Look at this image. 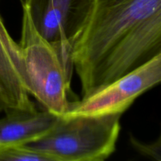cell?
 <instances>
[{"mask_svg":"<svg viewBox=\"0 0 161 161\" xmlns=\"http://www.w3.org/2000/svg\"><path fill=\"white\" fill-rule=\"evenodd\" d=\"M161 53V0H86L71 40L82 99Z\"/></svg>","mask_w":161,"mask_h":161,"instance_id":"obj_1","label":"cell"},{"mask_svg":"<svg viewBox=\"0 0 161 161\" xmlns=\"http://www.w3.org/2000/svg\"><path fill=\"white\" fill-rule=\"evenodd\" d=\"M22 10L21 35L17 44L25 88L46 110L63 116L72 103L71 48L49 42L36 28L25 5Z\"/></svg>","mask_w":161,"mask_h":161,"instance_id":"obj_2","label":"cell"},{"mask_svg":"<svg viewBox=\"0 0 161 161\" xmlns=\"http://www.w3.org/2000/svg\"><path fill=\"white\" fill-rule=\"evenodd\" d=\"M122 115L60 116L48 133L25 145L67 161L105 160L116 150Z\"/></svg>","mask_w":161,"mask_h":161,"instance_id":"obj_3","label":"cell"},{"mask_svg":"<svg viewBox=\"0 0 161 161\" xmlns=\"http://www.w3.org/2000/svg\"><path fill=\"white\" fill-rule=\"evenodd\" d=\"M161 81V53L80 101L63 116L124 113L141 94Z\"/></svg>","mask_w":161,"mask_h":161,"instance_id":"obj_4","label":"cell"},{"mask_svg":"<svg viewBox=\"0 0 161 161\" xmlns=\"http://www.w3.org/2000/svg\"><path fill=\"white\" fill-rule=\"evenodd\" d=\"M35 26L52 43L71 47L84 13L86 0H24Z\"/></svg>","mask_w":161,"mask_h":161,"instance_id":"obj_5","label":"cell"},{"mask_svg":"<svg viewBox=\"0 0 161 161\" xmlns=\"http://www.w3.org/2000/svg\"><path fill=\"white\" fill-rule=\"evenodd\" d=\"M59 117L46 109L7 112L0 119V146L36 141L48 133Z\"/></svg>","mask_w":161,"mask_h":161,"instance_id":"obj_6","label":"cell"},{"mask_svg":"<svg viewBox=\"0 0 161 161\" xmlns=\"http://www.w3.org/2000/svg\"><path fill=\"white\" fill-rule=\"evenodd\" d=\"M29 96L17 64L0 41V97L5 113L36 110Z\"/></svg>","mask_w":161,"mask_h":161,"instance_id":"obj_7","label":"cell"},{"mask_svg":"<svg viewBox=\"0 0 161 161\" xmlns=\"http://www.w3.org/2000/svg\"><path fill=\"white\" fill-rule=\"evenodd\" d=\"M0 161H67L25 145L0 146Z\"/></svg>","mask_w":161,"mask_h":161,"instance_id":"obj_8","label":"cell"},{"mask_svg":"<svg viewBox=\"0 0 161 161\" xmlns=\"http://www.w3.org/2000/svg\"><path fill=\"white\" fill-rule=\"evenodd\" d=\"M0 41L8 51V53H9L14 62L16 63L18 69H20V61L18 44L13 39L10 35L9 34L1 17H0Z\"/></svg>","mask_w":161,"mask_h":161,"instance_id":"obj_9","label":"cell"},{"mask_svg":"<svg viewBox=\"0 0 161 161\" xmlns=\"http://www.w3.org/2000/svg\"><path fill=\"white\" fill-rule=\"evenodd\" d=\"M131 142L132 145L139 151L141 153L144 155L149 156L152 157L156 161H161V155H160V138H159L157 142L153 143L150 145L143 144L140 142L138 140L135 139L133 137H131Z\"/></svg>","mask_w":161,"mask_h":161,"instance_id":"obj_10","label":"cell"},{"mask_svg":"<svg viewBox=\"0 0 161 161\" xmlns=\"http://www.w3.org/2000/svg\"><path fill=\"white\" fill-rule=\"evenodd\" d=\"M1 112H5V106L3 101H2L1 97H0V113H1Z\"/></svg>","mask_w":161,"mask_h":161,"instance_id":"obj_11","label":"cell"},{"mask_svg":"<svg viewBox=\"0 0 161 161\" xmlns=\"http://www.w3.org/2000/svg\"><path fill=\"white\" fill-rule=\"evenodd\" d=\"M87 161H105V159H96V160H87Z\"/></svg>","mask_w":161,"mask_h":161,"instance_id":"obj_12","label":"cell"},{"mask_svg":"<svg viewBox=\"0 0 161 161\" xmlns=\"http://www.w3.org/2000/svg\"><path fill=\"white\" fill-rule=\"evenodd\" d=\"M20 3H22V2H23L24 0H20Z\"/></svg>","mask_w":161,"mask_h":161,"instance_id":"obj_13","label":"cell"}]
</instances>
